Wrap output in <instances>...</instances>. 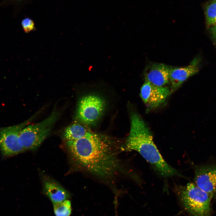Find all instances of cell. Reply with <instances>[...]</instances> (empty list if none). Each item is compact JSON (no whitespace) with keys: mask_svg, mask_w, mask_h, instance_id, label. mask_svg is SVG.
<instances>
[{"mask_svg":"<svg viewBox=\"0 0 216 216\" xmlns=\"http://www.w3.org/2000/svg\"><path fill=\"white\" fill-rule=\"evenodd\" d=\"M205 15L207 26L216 25V1L215 0H213L206 5Z\"/></svg>","mask_w":216,"mask_h":216,"instance_id":"obj_13","label":"cell"},{"mask_svg":"<svg viewBox=\"0 0 216 216\" xmlns=\"http://www.w3.org/2000/svg\"><path fill=\"white\" fill-rule=\"evenodd\" d=\"M56 109L42 121L26 126L20 132L19 138L25 151L37 149L49 135L60 115Z\"/></svg>","mask_w":216,"mask_h":216,"instance_id":"obj_4","label":"cell"},{"mask_svg":"<svg viewBox=\"0 0 216 216\" xmlns=\"http://www.w3.org/2000/svg\"><path fill=\"white\" fill-rule=\"evenodd\" d=\"M90 131L80 124L74 123L65 128L63 137L66 141L76 140L84 137Z\"/></svg>","mask_w":216,"mask_h":216,"instance_id":"obj_12","label":"cell"},{"mask_svg":"<svg viewBox=\"0 0 216 216\" xmlns=\"http://www.w3.org/2000/svg\"><path fill=\"white\" fill-rule=\"evenodd\" d=\"M210 31L212 39L216 42V25L211 27Z\"/></svg>","mask_w":216,"mask_h":216,"instance_id":"obj_16","label":"cell"},{"mask_svg":"<svg viewBox=\"0 0 216 216\" xmlns=\"http://www.w3.org/2000/svg\"><path fill=\"white\" fill-rule=\"evenodd\" d=\"M66 145L76 163L99 178L110 180L123 172L119 156L122 146L106 137L90 131L80 139L67 141Z\"/></svg>","mask_w":216,"mask_h":216,"instance_id":"obj_1","label":"cell"},{"mask_svg":"<svg viewBox=\"0 0 216 216\" xmlns=\"http://www.w3.org/2000/svg\"><path fill=\"white\" fill-rule=\"evenodd\" d=\"M105 105L104 101L98 96L88 95L85 96L78 103L76 112L77 118L87 125L94 124L101 117Z\"/></svg>","mask_w":216,"mask_h":216,"instance_id":"obj_6","label":"cell"},{"mask_svg":"<svg viewBox=\"0 0 216 216\" xmlns=\"http://www.w3.org/2000/svg\"><path fill=\"white\" fill-rule=\"evenodd\" d=\"M200 62V58L196 57L187 66L182 67L170 66L169 71L170 94L176 91L189 77L198 72Z\"/></svg>","mask_w":216,"mask_h":216,"instance_id":"obj_9","label":"cell"},{"mask_svg":"<svg viewBox=\"0 0 216 216\" xmlns=\"http://www.w3.org/2000/svg\"><path fill=\"white\" fill-rule=\"evenodd\" d=\"M194 181L199 188L212 197L216 196V166H197Z\"/></svg>","mask_w":216,"mask_h":216,"instance_id":"obj_8","label":"cell"},{"mask_svg":"<svg viewBox=\"0 0 216 216\" xmlns=\"http://www.w3.org/2000/svg\"><path fill=\"white\" fill-rule=\"evenodd\" d=\"M44 187L46 194L53 204L68 200L69 194L57 183L50 180L44 182Z\"/></svg>","mask_w":216,"mask_h":216,"instance_id":"obj_11","label":"cell"},{"mask_svg":"<svg viewBox=\"0 0 216 216\" xmlns=\"http://www.w3.org/2000/svg\"><path fill=\"white\" fill-rule=\"evenodd\" d=\"M170 66L163 63L150 62L144 70L145 81L157 86H166L169 82Z\"/></svg>","mask_w":216,"mask_h":216,"instance_id":"obj_10","label":"cell"},{"mask_svg":"<svg viewBox=\"0 0 216 216\" xmlns=\"http://www.w3.org/2000/svg\"><path fill=\"white\" fill-rule=\"evenodd\" d=\"M22 25L24 31L26 33L34 31L35 29L34 22L28 18H26L22 21Z\"/></svg>","mask_w":216,"mask_h":216,"instance_id":"obj_15","label":"cell"},{"mask_svg":"<svg viewBox=\"0 0 216 216\" xmlns=\"http://www.w3.org/2000/svg\"><path fill=\"white\" fill-rule=\"evenodd\" d=\"M16 0V1H22L23 0Z\"/></svg>","mask_w":216,"mask_h":216,"instance_id":"obj_17","label":"cell"},{"mask_svg":"<svg viewBox=\"0 0 216 216\" xmlns=\"http://www.w3.org/2000/svg\"><path fill=\"white\" fill-rule=\"evenodd\" d=\"M36 115L19 124L0 128V149L3 156H12L25 151L20 140L19 134Z\"/></svg>","mask_w":216,"mask_h":216,"instance_id":"obj_5","label":"cell"},{"mask_svg":"<svg viewBox=\"0 0 216 216\" xmlns=\"http://www.w3.org/2000/svg\"><path fill=\"white\" fill-rule=\"evenodd\" d=\"M178 198L184 209L193 216H210L212 196L195 184L189 183L176 189Z\"/></svg>","mask_w":216,"mask_h":216,"instance_id":"obj_3","label":"cell"},{"mask_svg":"<svg viewBox=\"0 0 216 216\" xmlns=\"http://www.w3.org/2000/svg\"><path fill=\"white\" fill-rule=\"evenodd\" d=\"M170 94V88L167 86H157L146 81L142 86L140 92L142 101L150 109L161 105Z\"/></svg>","mask_w":216,"mask_h":216,"instance_id":"obj_7","label":"cell"},{"mask_svg":"<svg viewBox=\"0 0 216 216\" xmlns=\"http://www.w3.org/2000/svg\"><path fill=\"white\" fill-rule=\"evenodd\" d=\"M216 1V0H215Z\"/></svg>","mask_w":216,"mask_h":216,"instance_id":"obj_18","label":"cell"},{"mask_svg":"<svg viewBox=\"0 0 216 216\" xmlns=\"http://www.w3.org/2000/svg\"><path fill=\"white\" fill-rule=\"evenodd\" d=\"M122 149L124 151L138 152L163 177L183 176L163 158L154 143L149 127L137 113H134L131 116L129 134Z\"/></svg>","mask_w":216,"mask_h":216,"instance_id":"obj_2","label":"cell"},{"mask_svg":"<svg viewBox=\"0 0 216 216\" xmlns=\"http://www.w3.org/2000/svg\"><path fill=\"white\" fill-rule=\"evenodd\" d=\"M53 210L56 216H70L71 212L70 201L67 200L53 204Z\"/></svg>","mask_w":216,"mask_h":216,"instance_id":"obj_14","label":"cell"}]
</instances>
